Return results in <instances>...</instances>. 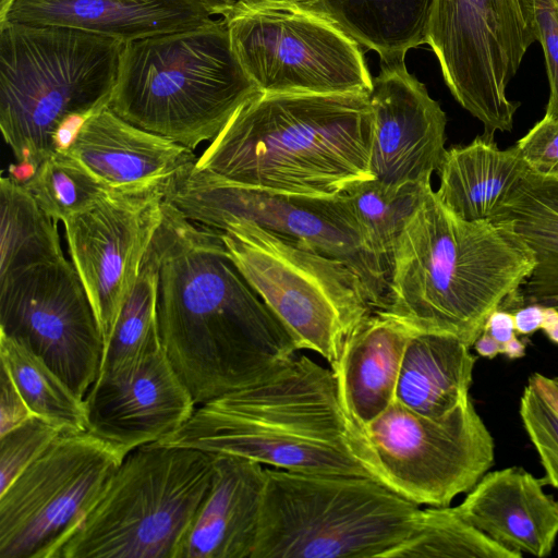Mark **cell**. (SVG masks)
<instances>
[{"instance_id": "17", "label": "cell", "mask_w": 558, "mask_h": 558, "mask_svg": "<svg viewBox=\"0 0 558 558\" xmlns=\"http://www.w3.org/2000/svg\"><path fill=\"white\" fill-rule=\"evenodd\" d=\"M371 171L384 184H430L446 154L447 118L404 62L373 77Z\"/></svg>"}, {"instance_id": "4", "label": "cell", "mask_w": 558, "mask_h": 558, "mask_svg": "<svg viewBox=\"0 0 558 558\" xmlns=\"http://www.w3.org/2000/svg\"><path fill=\"white\" fill-rule=\"evenodd\" d=\"M369 94L263 93L243 104L195 167L248 187L337 195L373 179Z\"/></svg>"}, {"instance_id": "35", "label": "cell", "mask_w": 558, "mask_h": 558, "mask_svg": "<svg viewBox=\"0 0 558 558\" xmlns=\"http://www.w3.org/2000/svg\"><path fill=\"white\" fill-rule=\"evenodd\" d=\"M61 434L52 424L33 417L0 435V494Z\"/></svg>"}, {"instance_id": "31", "label": "cell", "mask_w": 558, "mask_h": 558, "mask_svg": "<svg viewBox=\"0 0 558 558\" xmlns=\"http://www.w3.org/2000/svg\"><path fill=\"white\" fill-rule=\"evenodd\" d=\"M466 522L454 507L421 508L408 537L388 558H521Z\"/></svg>"}, {"instance_id": "32", "label": "cell", "mask_w": 558, "mask_h": 558, "mask_svg": "<svg viewBox=\"0 0 558 558\" xmlns=\"http://www.w3.org/2000/svg\"><path fill=\"white\" fill-rule=\"evenodd\" d=\"M430 187L420 183L391 186L373 178L342 192L388 275L398 240Z\"/></svg>"}, {"instance_id": "33", "label": "cell", "mask_w": 558, "mask_h": 558, "mask_svg": "<svg viewBox=\"0 0 558 558\" xmlns=\"http://www.w3.org/2000/svg\"><path fill=\"white\" fill-rule=\"evenodd\" d=\"M22 183L50 217L62 222L112 193L63 148L39 163Z\"/></svg>"}, {"instance_id": "1", "label": "cell", "mask_w": 558, "mask_h": 558, "mask_svg": "<svg viewBox=\"0 0 558 558\" xmlns=\"http://www.w3.org/2000/svg\"><path fill=\"white\" fill-rule=\"evenodd\" d=\"M153 245L161 345L197 407L295 355L290 332L236 267L219 231L165 201Z\"/></svg>"}, {"instance_id": "38", "label": "cell", "mask_w": 558, "mask_h": 558, "mask_svg": "<svg viewBox=\"0 0 558 558\" xmlns=\"http://www.w3.org/2000/svg\"><path fill=\"white\" fill-rule=\"evenodd\" d=\"M0 391V435H3L35 417V414L25 402L10 373L2 364Z\"/></svg>"}, {"instance_id": "43", "label": "cell", "mask_w": 558, "mask_h": 558, "mask_svg": "<svg viewBox=\"0 0 558 558\" xmlns=\"http://www.w3.org/2000/svg\"><path fill=\"white\" fill-rule=\"evenodd\" d=\"M542 330L553 343L558 345V310L545 306Z\"/></svg>"}, {"instance_id": "41", "label": "cell", "mask_w": 558, "mask_h": 558, "mask_svg": "<svg viewBox=\"0 0 558 558\" xmlns=\"http://www.w3.org/2000/svg\"><path fill=\"white\" fill-rule=\"evenodd\" d=\"M529 381L558 412V377H548L543 374L535 373L531 375Z\"/></svg>"}, {"instance_id": "11", "label": "cell", "mask_w": 558, "mask_h": 558, "mask_svg": "<svg viewBox=\"0 0 558 558\" xmlns=\"http://www.w3.org/2000/svg\"><path fill=\"white\" fill-rule=\"evenodd\" d=\"M219 15L259 92L371 93L360 45L292 0H235Z\"/></svg>"}, {"instance_id": "5", "label": "cell", "mask_w": 558, "mask_h": 558, "mask_svg": "<svg viewBox=\"0 0 558 558\" xmlns=\"http://www.w3.org/2000/svg\"><path fill=\"white\" fill-rule=\"evenodd\" d=\"M123 48L74 28L0 23V129L17 167L31 174L109 106Z\"/></svg>"}, {"instance_id": "3", "label": "cell", "mask_w": 558, "mask_h": 558, "mask_svg": "<svg viewBox=\"0 0 558 558\" xmlns=\"http://www.w3.org/2000/svg\"><path fill=\"white\" fill-rule=\"evenodd\" d=\"M533 253L506 221H469L430 187L396 245L386 312L473 347L497 308L523 304Z\"/></svg>"}, {"instance_id": "21", "label": "cell", "mask_w": 558, "mask_h": 558, "mask_svg": "<svg viewBox=\"0 0 558 558\" xmlns=\"http://www.w3.org/2000/svg\"><path fill=\"white\" fill-rule=\"evenodd\" d=\"M264 486L265 468L260 463L214 453L209 489L177 558H252Z\"/></svg>"}, {"instance_id": "25", "label": "cell", "mask_w": 558, "mask_h": 558, "mask_svg": "<svg viewBox=\"0 0 558 558\" xmlns=\"http://www.w3.org/2000/svg\"><path fill=\"white\" fill-rule=\"evenodd\" d=\"M470 349L454 336L414 330L403 354L396 400L430 417L466 403L476 362Z\"/></svg>"}, {"instance_id": "29", "label": "cell", "mask_w": 558, "mask_h": 558, "mask_svg": "<svg viewBox=\"0 0 558 558\" xmlns=\"http://www.w3.org/2000/svg\"><path fill=\"white\" fill-rule=\"evenodd\" d=\"M0 280L39 264L64 258L57 220L11 175L0 179Z\"/></svg>"}, {"instance_id": "40", "label": "cell", "mask_w": 558, "mask_h": 558, "mask_svg": "<svg viewBox=\"0 0 558 558\" xmlns=\"http://www.w3.org/2000/svg\"><path fill=\"white\" fill-rule=\"evenodd\" d=\"M545 306L537 303H527L513 312L515 331L519 335H532L542 329Z\"/></svg>"}, {"instance_id": "12", "label": "cell", "mask_w": 558, "mask_h": 558, "mask_svg": "<svg viewBox=\"0 0 558 558\" xmlns=\"http://www.w3.org/2000/svg\"><path fill=\"white\" fill-rule=\"evenodd\" d=\"M535 41L522 0H435L427 44L454 99L484 125L511 131L520 102L507 96Z\"/></svg>"}, {"instance_id": "10", "label": "cell", "mask_w": 558, "mask_h": 558, "mask_svg": "<svg viewBox=\"0 0 558 558\" xmlns=\"http://www.w3.org/2000/svg\"><path fill=\"white\" fill-rule=\"evenodd\" d=\"M165 201L186 219L221 232L248 221L347 264L363 281L373 308L388 304L389 275L342 193L301 195L225 181L195 165L180 175Z\"/></svg>"}, {"instance_id": "39", "label": "cell", "mask_w": 558, "mask_h": 558, "mask_svg": "<svg viewBox=\"0 0 558 558\" xmlns=\"http://www.w3.org/2000/svg\"><path fill=\"white\" fill-rule=\"evenodd\" d=\"M501 344L517 337L513 314L504 308L495 310L487 318L484 330Z\"/></svg>"}, {"instance_id": "46", "label": "cell", "mask_w": 558, "mask_h": 558, "mask_svg": "<svg viewBox=\"0 0 558 558\" xmlns=\"http://www.w3.org/2000/svg\"><path fill=\"white\" fill-rule=\"evenodd\" d=\"M14 2L15 0H0V23L5 20L7 14Z\"/></svg>"}, {"instance_id": "8", "label": "cell", "mask_w": 558, "mask_h": 558, "mask_svg": "<svg viewBox=\"0 0 558 558\" xmlns=\"http://www.w3.org/2000/svg\"><path fill=\"white\" fill-rule=\"evenodd\" d=\"M213 463L214 453L193 448H135L53 558H177Z\"/></svg>"}, {"instance_id": "9", "label": "cell", "mask_w": 558, "mask_h": 558, "mask_svg": "<svg viewBox=\"0 0 558 558\" xmlns=\"http://www.w3.org/2000/svg\"><path fill=\"white\" fill-rule=\"evenodd\" d=\"M220 234L296 349L319 354L331 367L345 337L375 311L362 279L340 259L248 221L231 222Z\"/></svg>"}, {"instance_id": "24", "label": "cell", "mask_w": 558, "mask_h": 558, "mask_svg": "<svg viewBox=\"0 0 558 558\" xmlns=\"http://www.w3.org/2000/svg\"><path fill=\"white\" fill-rule=\"evenodd\" d=\"M529 170L515 145L500 149L482 134L446 150L435 192L460 218L493 221Z\"/></svg>"}, {"instance_id": "13", "label": "cell", "mask_w": 558, "mask_h": 558, "mask_svg": "<svg viewBox=\"0 0 558 558\" xmlns=\"http://www.w3.org/2000/svg\"><path fill=\"white\" fill-rule=\"evenodd\" d=\"M126 454L88 430L60 434L0 494V558H53Z\"/></svg>"}, {"instance_id": "27", "label": "cell", "mask_w": 558, "mask_h": 558, "mask_svg": "<svg viewBox=\"0 0 558 558\" xmlns=\"http://www.w3.org/2000/svg\"><path fill=\"white\" fill-rule=\"evenodd\" d=\"M493 221L508 222L533 253L524 303L558 310V177L529 170Z\"/></svg>"}, {"instance_id": "47", "label": "cell", "mask_w": 558, "mask_h": 558, "mask_svg": "<svg viewBox=\"0 0 558 558\" xmlns=\"http://www.w3.org/2000/svg\"><path fill=\"white\" fill-rule=\"evenodd\" d=\"M557 2V5H558V0H555Z\"/></svg>"}, {"instance_id": "30", "label": "cell", "mask_w": 558, "mask_h": 558, "mask_svg": "<svg viewBox=\"0 0 558 558\" xmlns=\"http://www.w3.org/2000/svg\"><path fill=\"white\" fill-rule=\"evenodd\" d=\"M0 357L35 416L61 434L87 430L84 399L43 360L1 332Z\"/></svg>"}, {"instance_id": "19", "label": "cell", "mask_w": 558, "mask_h": 558, "mask_svg": "<svg viewBox=\"0 0 558 558\" xmlns=\"http://www.w3.org/2000/svg\"><path fill=\"white\" fill-rule=\"evenodd\" d=\"M64 151L111 192L166 195L197 157L192 149L119 117L109 106L74 131Z\"/></svg>"}, {"instance_id": "45", "label": "cell", "mask_w": 558, "mask_h": 558, "mask_svg": "<svg viewBox=\"0 0 558 558\" xmlns=\"http://www.w3.org/2000/svg\"><path fill=\"white\" fill-rule=\"evenodd\" d=\"M201 2L208 5L214 10L216 15H219L220 12L235 2V0H199Z\"/></svg>"}, {"instance_id": "23", "label": "cell", "mask_w": 558, "mask_h": 558, "mask_svg": "<svg viewBox=\"0 0 558 558\" xmlns=\"http://www.w3.org/2000/svg\"><path fill=\"white\" fill-rule=\"evenodd\" d=\"M413 329L386 311H374L345 337L330 367L342 402L366 425L395 400L403 354Z\"/></svg>"}, {"instance_id": "28", "label": "cell", "mask_w": 558, "mask_h": 558, "mask_svg": "<svg viewBox=\"0 0 558 558\" xmlns=\"http://www.w3.org/2000/svg\"><path fill=\"white\" fill-rule=\"evenodd\" d=\"M157 301L158 263L151 243L105 345L96 380L124 379L162 348Z\"/></svg>"}, {"instance_id": "20", "label": "cell", "mask_w": 558, "mask_h": 558, "mask_svg": "<svg viewBox=\"0 0 558 558\" xmlns=\"http://www.w3.org/2000/svg\"><path fill=\"white\" fill-rule=\"evenodd\" d=\"M544 485L543 478L520 466L486 472L454 508L498 544L544 558L558 537V499L546 494Z\"/></svg>"}, {"instance_id": "15", "label": "cell", "mask_w": 558, "mask_h": 558, "mask_svg": "<svg viewBox=\"0 0 558 558\" xmlns=\"http://www.w3.org/2000/svg\"><path fill=\"white\" fill-rule=\"evenodd\" d=\"M0 332L43 360L82 399L98 377L105 340L65 257L0 280Z\"/></svg>"}, {"instance_id": "2", "label": "cell", "mask_w": 558, "mask_h": 558, "mask_svg": "<svg viewBox=\"0 0 558 558\" xmlns=\"http://www.w3.org/2000/svg\"><path fill=\"white\" fill-rule=\"evenodd\" d=\"M156 442L238 456L287 471L385 484L365 430L342 402L331 368L304 354L198 405L185 424Z\"/></svg>"}, {"instance_id": "16", "label": "cell", "mask_w": 558, "mask_h": 558, "mask_svg": "<svg viewBox=\"0 0 558 558\" xmlns=\"http://www.w3.org/2000/svg\"><path fill=\"white\" fill-rule=\"evenodd\" d=\"M165 195L110 193L63 222L71 262L105 345L162 221Z\"/></svg>"}, {"instance_id": "22", "label": "cell", "mask_w": 558, "mask_h": 558, "mask_svg": "<svg viewBox=\"0 0 558 558\" xmlns=\"http://www.w3.org/2000/svg\"><path fill=\"white\" fill-rule=\"evenodd\" d=\"M214 15L199 0H15L3 22L74 28L126 44L199 27Z\"/></svg>"}, {"instance_id": "37", "label": "cell", "mask_w": 558, "mask_h": 558, "mask_svg": "<svg viewBox=\"0 0 558 558\" xmlns=\"http://www.w3.org/2000/svg\"><path fill=\"white\" fill-rule=\"evenodd\" d=\"M531 171L558 177V120L544 116L515 144Z\"/></svg>"}, {"instance_id": "42", "label": "cell", "mask_w": 558, "mask_h": 558, "mask_svg": "<svg viewBox=\"0 0 558 558\" xmlns=\"http://www.w3.org/2000/svg\"><path fill=\"white\" fill-rule=\"evenodd\" d=\"M473 348L482 357L494 359L497 354H502V344L486 331L481 333Z\"/></svg>"}, {"instance_id": "36", "label": "cell", "mask_w": 558, "mask_h": 558, "mask_svg": "<svg viewBox=\"0 0 558 558\" xmlns=\"http://www.w3.org/2000/svg\"><path fill=\"white\" fill-rule=\"evenodd\" d=\"M535 41L545 57L549 98L545 116L558 120V5L555 0H522Z\"/></svg>"}, {"instance_id": "14", "label": "cell", "mask_w": 558, "mask_h": 558, "mask_svg": "<svg viewBox=\"0 0 558 558\" xmlns=\"http://www.w3.org/2000/svg\"><path fill=\"white\" fill-rule=\"evenodd\" d=\"M363 428L385 485L418 506H450L494 464V439L471 399L439 417L395 400Z\"/></svg>"}, {"instance_id": "6", "label": "cell", "mask_w": 558, "mask_h": 558, "mask_svg": "<svg viewBox=\"0 0 558 558\" xmlns=\"http://www.w3.org/2000/svg\"><path fill=\"white\" fill-rule=\"evenodd\" d=\"M259 93L222 19L124 44L109 107L192 150L213 141Z\"/></svg>"}, {"instance_id": "44", "label": "cell", "mask_w": 558, "mask_h": 558, "mask_svg": "<svg viewBox=\"0 0 558 558\" xmlns=\"http://www.w3.org/2000/svg\"><path fill=\"white\" fill-rule=\"evenodd\" d=\"M502 354L507 355L509 359H520L525 355V345L524 343L514 337L512 340L502 344Z\"/></svg>"}, {"instance_id": "18", "label": "cell", "mask_w": 558, "mask_h": 558, "mask_svg": "<svg viewBox=\"0 0 558 558\" xmlns=\"http://www.w3.org/2000/svg\"><path fill=\"white\" fill-rule=\"evenodd\" d=\"M87 430L128 453L185 424L197 405L163 349L121 380H96L84 398Z\"/></svg>"}, {"instance_id": "34", "label": "cell", "mask_w": 558, "mask_h": 558, "mask_svg": "<svg viewBox=\"0 0 558 558\" xmlns=\"http://www.w3.org/2000/svg\"><path fill=\"white\" fill-rule=\"evenodd\" d=\"M519 413L544 468V484L558 490V412L529 381L520 399Z\"/></svg>"}, {"instance_id": "7", "label": "cell", "mask_w": 558, "mask_h": 558, "mask_svg": "<svg viewBox=\"0 0 558 558\" xmlns=\"http://www.w3.org/2000/svg\"><path fill=\"white\" fill-rule=\"evenodd\" d=\"M420 509L374 478L266 468L252 558H388Z\"/></svg>"}, {"instance_id": "26", "label": "cell", "mask_w": 558, "mask_h": 558, "mask_svg": "<svg viewBox=\"0 0 558 558\" xmlns=\"http://www.w3.org/2000/svg\"><path fill=\"white\" fill-rule=\"evenodd\" d=\"M374 50L384 64L404 62L407 52L427 44L435 0H292Z\"/></svg>"}]
</instances>
